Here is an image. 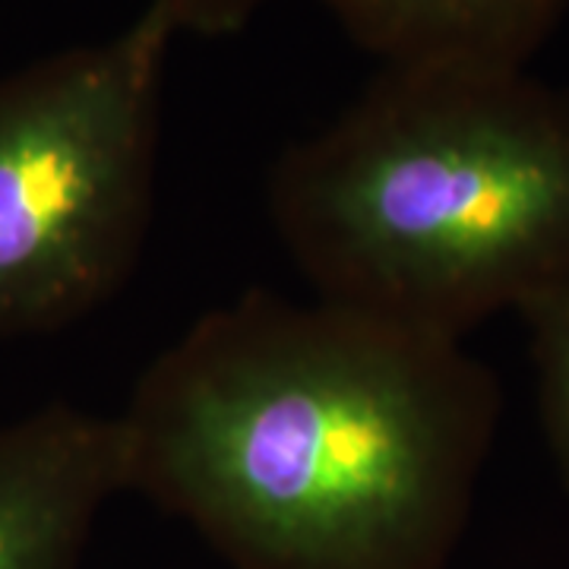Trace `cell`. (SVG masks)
I'll use <instances>...</instances> for the list:
<instances>
[{"label":"cell","instance_id":"obj_3","mask_svg":"<svg viewBox=\"0 0 569 569\" xmlns=\"http://www.w3.org/2000/svg\"><path fill=\"white\" fill-rule=\"evenodd\" d=\"M174 36L146 3L108 39L0 73V342L80 323L137 272Z\"/></svg>","mask_w":569,"mask_h":569},{"label":"cell","instance_id":"obj_7","mask_svg":"<svg viewBox=\"0 0 569 569\" xmlns=\"http://www.w3.org/2000/svg\"><path fill=\"white\" fill-rule=\"evenodd\" d=\"M181 36L224 39L244 32L272 0H149Z\"/></svg>","mask_w":569,"mask_h":569},{"label":"cell","instance_id":"obj_6","mask_svg":"<svg viewBox=\"0 0 569 569\" xmlns=\"http://www.w3.org/2000/svg\"><path fill=\"white\" fill-rule=\"evenodd\" d=\"M522 320L529 323L545 437L569 488V291L535 305Z\"/></svg>","mask_w":569,"mask_h":569},{"label":"cell","instance_id":"obj_1","mask_svg":"<svg viewBox=\"0 0 569 569\" xmlns=\"http://www.w3.org/2000/svg\"><path fill=\"white\" fill-rule=\"evenodd\" d=\"M123 490L231 569H447L500 425L462 342L250 291L142 370Z\"/></svg>","mask_w":569,"mask_h":569},{"label":"cell","instance_id":"obj_4","mask_svg":"<svg viewBox=\"0 0 569 569\" xmlns=\"http://www.w3.org/2000/svg\"><path fill=\"white\" fill-rule=\"evenodd\" d=\"M123 493L118 418L54 402L0 427V569H80Z\"/></svg>","mask_w":569,"mask_h":569},{"label":"cell","instance_id":"obj_5","mask_svg":"<svg viewBox=\"0 0 569 569\" xmlns=\"http://www.w3.org/2000/svg\"><path fill=\"white\" fill-rule=\"evenodd\" d=\"M380 67L529 70L569 0H320Z\"/></svg>","mask_w":569,"mask_h":569},{"label":"cell","instance_id":"obj_2","mask_svg":"<svg viewBox=\"0 0 569 569\" xmlns=\"http://www.w3.org/2000/svg\"><path fill=\"white\" fill-rule=\"evenodd\" d=\"M269 216L320 301L462 342L569 291V89L380 67L272 164Z\"/></svg>","mask_w":569,"mask_h":569}]
</instances>
